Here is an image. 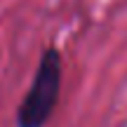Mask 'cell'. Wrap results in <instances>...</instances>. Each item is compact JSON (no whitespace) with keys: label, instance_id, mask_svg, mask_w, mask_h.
<instances>
[{"label":"cell","instance_id":"6da1fadb","mask_svg":"<svg viewBox=\"0 0 127 127\" xmlns=\"http://www.w3.org/2000/svg\"><path fill=\"white\" fill-rule=\"evenodd\" d=\"M64 57L54 45H47L35 66L31 87L17 108V127H47L61 96Z\"/></svg>","mask_w":127,"mask_h":127}]
</instances>
